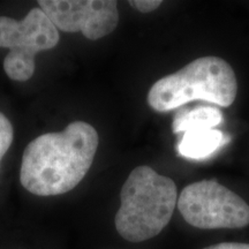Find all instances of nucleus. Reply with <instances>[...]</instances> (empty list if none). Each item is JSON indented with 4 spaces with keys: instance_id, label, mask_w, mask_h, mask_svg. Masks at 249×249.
Here are the masks:
<instances>
[{
    "instance_id": "obj_1",
    "label": "nucleus",
    "mask_w": 249,
    "mask_h": 249,
    "mask_svg": "<svg viewBox=\"0 0 249 249\" xmlns=\"http://www.w3.org/2000/svg\"><path fill=\"white\" fill-rule=\"evenodd\" d=\"M98 133L85 121L71 123L60 133H48L27 145L20 181L31 194L55 196L71 191L91 167Z\"/></svg>"
},
{
    "instance_id": "obj_2",
    "label": "nucleus",
    "mask_w": 249,
    "mask_h": 249,
    "mask_svg": "<svg viewBox=\"0 0 249 249\" xmlns=\"http://www.w3.org/2000/svg\"><path fill=\"white\" fill-rule=\"evenodd\" d=\"M177 186L147 165L130 172L120 193V208L114 223L120 236L142 242L158 235L170 223L176 209Z\"/></svg>"
},
{
    "instance_id": "obj_3",
    "label": "nucleus",
    "mask_w": 249,
    "mask_h": 249,
    "mask_svg": "<svg viewBox=\"0 0 249 249\" xmlns=\"http://www.w3.org/2000/svg\"><path fill=\"white\" fill-rule=\"evenodd\" d=\"M238 93V80L229 62L218 57L197 58L176 73L161 77L148 92L157 112H167L193 101L229 107Z\"/></svg>"
},
{
    "instance_id": "obj_4",
    "label": "nucleus",
    "mask_w": 249,
    "mask_h": 249,
    "mask_svg": "<svg viewBox=\"0 0 249 249\" xmlns=\"http://www.w3.org/2000/svg\"><path fill=\"white\" fill-rule=\"evenodd\" d=\"M58 29L44 12L33 8L23 20L0 17V48L9 49L4 70L9 79L29 80L35 73V55L57 46Z\"/></svg>"
},
{
    "instance_id": "obj_5",
    "label": "nucleus",
    "mask_w": 249,
    "mask_h": 249,
    "mask_svg": "<svg viewBox=\"0 0 249 249\" xmlns=\"http://www.w3.org/2000/svg\"><path fill=\"white\" fill-rule=\"evenodd\" d=\"M177 205L183 219L197 229H242L249 225V205L217 180H201L186 186Z\"/></svg>"
},
{
    "instance_id": "obj_6",
    "label": "nucleus",
    "mask_w": 249,
    "mask_h": 249,
    "mask_svg": "<svg viewBox=\"0 0 249 249\" xmlns=\"http://www.w3.org/2000/svg\"><path fill=\"white\" fill-rule=\"evenodd\" d=\"M39 8L65 33H82L90 40L110 35L119 23L114 0H39Z\"/></svg>"
},
{
    "instance_id": "obj_7",
    "label": "nucleus",
    "mask_w": 249,
    "mask_h": 249,
    "mask_svg": "<svg viewBox=\"0 0 249 249\" xmlns=\"http://www.w3.org/2000/svg\"><path fill=\"white\" fill-rule=\"evenodd\" d=\"M230 141V136L218 129L183 134L178 143L179 155L189 160H204Z\"/></svg>"
},
{
    "instance_id": "obj_8",
    "label": "nucleus",
    "mask_w": 249,
    "mask_h": 249,
    "mask_svg": "<svg viewBox=\"0 0 249 249\" xmlns=\"http://www.w3.org/2000/svg\"><path fill=\"white\" fill-rule=\"evenodd\" d=\"M222 111L216 107H202L197 105L191 110L180 111L173 119L172 129L174 134H186L198 130L216 129L223 124Z\"/></svg>"
},
{
    "instance_id": "obj_9",
    "label": "nucleus",
    "mask_w": 249,
    "mask_h": 249,
    "mask_svg": "<svg viewBox=\"0 0 249 249\" xmlns=\"http://www.w3.org/2000/svg\"><path fill=\"white\" fill-rule=\"evenodd\" d=\"M13 136L14 132L11 121L0 112V160L11 147Z\"/></svg>"
},
{
    "instance_id": "obj_10",
    "label": "nucleus",
    "mask_w": 249,
    "mask_h": 249,
    "mask_svg": "<svg viewBox=\"0 0 249 249\" xmlns=\"http://www.w3.org/2000/svg\"><path fill=\"white\" fill-rule=\"evenodd\" d=\"M129 5L141 13H151L161 5L160 0H130Z\"/></svg>"
},
{
    "instance_id": "obj_11",
    "label": "nucleus",
    "mask_w": 249,
    "mask_h": 249,
    "mask_svg": "<svg viewBox=\"0 0 249 249\" xmlns=\"http://www.w3.org/2000/svg\"><path fill=\"white\" fill-rule=\"evenodd\" d=\"M203 249H249L248 244H240V242H223L205 247Z\"/></svg>"
}]
</instances>
